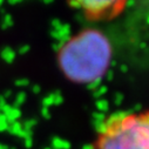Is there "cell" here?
Wrapping results in <instances>:
<instances>
[{"mask_svg":"<svg viewBox=\"0 0 149 149\" xmlns=\"http://www.w3.org/2000/svg\"><path fill=\"white\" fill-rule=\"evenodd\" d=\"M110 61L111 45L103 33L95 29L70 38L59 52V65L74 82L89 84L102 78Z\"/></svg>","mask_w":149,"mask_h":149,"instance_id":"cell-1","label":"cell"},{"mask_svg":"<svg viewBox=\"0 0 149 149\" xmlns=\"http://www.w3.org/2000/svg\"><path fill=\"white\" fill-rule=\"evenodd\" d=\"M100 149H149V113L129 116L101 136Z\"/></svg>","mask_w":149,"mask_h":149,"instance_id":"cell-2","label":"cell"},{"mask_svg":"<svg viewBox=\"0 0 149 149\" xmlns=\"http://www.w3.org/2000/svg\"><path fill=\"white\" fill-rule=\"evenodd\" d=\"M119 3L111 1V0H85L82 1V8L93 15H99L103 11L111 6H116Z\"/></svg>","mask_w":149,"mask_h":149,"instance_id":"cell-3","label":"cell"},{"mask_svg":"<svg viewBox=\"0 0 149 149\" xmlns=\"http://www.w3.org/2000/svg\"><path fill=\"white\" fill-rule=\"evenodd\" d=\"M51 35L56 40V42L67 44L70 40V26L68 24H62L58 31H52Z\"/></svg>","mask_w":149,"mask_h":149,"instance_id":"cell-4","label":"cell"},{"mask_svg":"<svg viewBox=\"0 0 149 149\" xmlns=\"http://www.w3.org/2000/svg\"><path fill=\"white\" fill-rule=\"evenodd\" d=\"M0 113H1L10 123L12 122H15L19 120V118L21 116V111L19 108L14 107V106H11L8 103H6L1 109H0Z\"/></svg>","mask_w":149,"mask_h":149,"instance_id":"cell-5","label":"cell"},{"mask_svg":"<svg viewBox=\"0 0 149 149\" xmlns=\"http://www.w3.org/2000/svg\"><path fill=\"white\" fill-rule=\"evenodd\" d=\"M0 58H1L6 63H12L15 60V52L11 47H4L0 52Z\"/></svg>","mask_w":149,"mask_h":149,"instance_id":"cell-6","label":"cell"},{"mask_svg":"<svg viewBox=\"0 0 149 149\" xmlns=\"http://www.w3.org/2000/svg\"><path fill=\"white\" fill-rule=\"evenodd\" d=\"M70 143L58 136L52 139V149H70Z\"/></svg>","mask_w":149,"mask_h":149,"instance_id":"cell-7","label":"cell"},{"mask_svg":"<svg viewBox=\"0 0 149 149\" xmlns=\"http://www.w3.org/2000/svg\"><path fill=\"white\" fill-rule=\"evenodd\" d=\"M95 106H96V108H97V110L100 111V113H103V114L106 113V111H108V109H109V102L107 100H103V99H99L96 101Z\"/></svg>","mask_w":149,"mask_h":149,"instance_id":"cell-8","label":"cell"},{"mask_svg":"<svg viewBox=\"0 0 149 149\" xmlns=\"http://www.w3.org/2000/svg\"><path fill=\"white\" fill-rule=\"evenodd\" d=\"M13 24H14V22H13L12 15L8 14V13H5V15L3 17V20H1V28H3V29H7V28L12 27Z\"/></svg>","mask_w":149,"mask_h":149,"instance_id":"cell-9","label":"cell"},{"mask_svg":"<svg viewBox=\"0 0 149 149\" xmlns=\"http://www.w3.org/2000/svg\"><path fill=\"white\" fill-rule=\"evenodd\" d=\"M26 99H27V95H26L25 92H20V93H18L17 96H15V101H14V104H13V106L17 107V108H19L20 106H22V104L25 103Z\"/></svg>","mask_w":149,"mask_h":149,"instance_id":"cell-10","label":"cell"},{"mask_svg":"<svg viewBox=\"0 0 149 149\" xmlns=\"http://www.w3.org/2000/svg\"><path fill=\"white\" fill-rule=\"evenodd\" d=\"M101 82H102V78H97V79L93 80L92 82L87 84V89H89V91H94V92H95L97 88L101 87Z\"/></svg>","mask_w":149,"mask_h":149,"instance_id":"cell-11","label":"cell"},{"mask_svg":"<svg viewBox=\"0 0 149 149\" xmlns=\"http://www.w3.org/2000/svg\"><path fill=\"white\" fill-rule=\"evenodd\" d=\"M10 127V122L7 121V119L0 113V133L3 132H7Z\"/></svg>","mask_w":149,"mask_h":149,"instance_id":"cell-12","label":"cell"},{"mask_svg":"<svg viewBox=\"0 0 149 149\" xmlns=\"http://www.w3.org/2000/svg\"><path fill=\"white\" fill-rule=\"evenodd\" d=\"M53 104H54V94L51 93V94H48L46 97H44V100H42V107L49 108V107L53 106Z\"/></svg>","mask_w":149,"mask_h":149,"instance_id":"cell-13","label":"cell"},{"mask_svg":"<svg viewBox=\"0 0 149 149\" xmlns=\"http://www.w3.org/2000/svg\"><path fill=\"white\" fill-rule=\"evenodd\" d=\"M36 126V120L35 119H29V120H26L24 123H22V128L26 129V130H32L33 127Z\"/></svg>","mask_w":149,"mask_h":149,"instance_id":"cell-14","label":"cell"},{"mask_svg":"<svg viewBox=\"0 0 149 149\" xmlns=\"http://www.w3.org/2000/svg\"><path fill=\"white\" fill-rule=\"evenodd\" d=\"M93 120L95 121V122H104L106 120H107V118H106V114H103V113H97V111H95V113H93Z\"/></svg>","mask_w":149,"mask_h":149,"instance_id":"cell-15","label":"cell"},{"mask_svg":"<svg viewBox=\"0 0 149 149\" xmlns=\"http://www.w3.org/2000/svg\"><path fill=\"white\" fill-rule=\"evenodd\" d=\"M53 94H54V106H60V104H62L63 97H62V95H61V92H60V91H56V92L53 93Z\"/></svg>","mask_w":149,"mask_h":149,"instance_id":"cell-16","label":"cell"},{"mask_svg":"<svg viewBox=\"0 0 149 149\" xmlns=\"http://www.w3.org/2000/svg\"><path fill=\"white\" fill-rule=\"evenodd\" d=\"M107 91H108V88H107L106 86H101L100 88H97V89L93 93V96H94V97H100V96H102L103 94H106Z\"/></svg>","mask_w":149,"mask_h":149,"instance_id":"cell-17","label":"cell"},{"mask_svg":"<svg viewBox=\"0 0 149 149\" xmlns=\"http://www.w3.org/2000/svg\"><path fill=\"white\" fill-rule=\"evenodd\" d=\"M51 26H52L53 31H58L62 26V22L60 21V19H53L52 22H51Z\"/></svg>","mask_w":149,"mask_h":149,"instance_id":"cell-18","label":"cell"},{"mask_svg":"<svg viewBox=\"0 0 149 149\" xmlns=\"http://www.w3.org/2000/svg\"><path fill=\"white\" fill-rule=\"evenodd\" d=\"M28 85H29L28 79H18V80H15V86H18V87H26Z\"/></svg>","mask_w":149,"mask_h":149,"instance_id":"cell-19","label":"cell"},{"mask_svg":"<svg viewBox=\"0 0 149 149\" xmlns=\"http://www.w3.org/2000/svg\"><path fill=\"white\" fill-rule=\"evenodd\" d=\"M122 101H123V95H122V93H115V95H114V103H115L116 106H120V104L122 103Z\"/></svg>","mask_w":149,"mask_h":149,"instance_id":"cell-20","label":"cell"},{"mask_svg":"<svg viewBox=\"0 0 149 149\" xmlns=\"http://www.w3.org/2000/svg\"><path fill=\"white\" fill-rule=\"evenodd\" d=\"M41 116L44 119H46V120L51 119V113H49V109L48 108H46V107H42L41 108Z\"/></svg>","mask_w":149,"mask_h":149,"instance_id":"cell-21","label":"cell"},{"mask_svg":"<svg viewBox=\"0 0 149 149\" xmlns=\"http://www.w3.org/2000/svg\"><path fill=\"white\" fill-rule=\"evenodd\" d=\"M69 6H70V7H74V8H81V7H82V1H81V0L70 1V3H69Z\"/></svg>","mask_w":149,"mask_h":149,"instance_id":"cell-22","label":"cell"},{"mask_svg":"<svg viewBox=\"0 0 149 149\" xmlns=\"http://www.w3.org/2000/svg\"><path fill=\"white\" fill-rule=\"evenodd\" d=\"M25 141V147L27 148V149H29V148H32L33 147V139H32V136L31 137H26V139H24Z\"/></svg>","mask_w":149,"mask_h":149,"instance_id":"cell-23","label":"cell"},{"mask_svg":"<svg viewBox=\"0 0 149 149\" xmlns=\"http://www.w3.org/2000/svg\"><path fill=\"white\" fill-rule=\"evenodd\" d=\"M63 46H65V44H62V42H55V44H53V49L59 53V52L62 49Z\"/></svg>","mask_w":149,"mask_h":149,"instance_id":"cell-24","label":"cell"},{"mask_svg":"<svg viewBox=\"0 0 149 149\" xmlns=\"http://www.w3.org/2000/svg\"><path fill=\"white\" fill-rule=\"evenodd\" d=\"M28 51H29V46H28V45H24V46H21V47L19 48V54L24 55V54H26Z\"/></svg>","mask_w":149,"mask_h":149,"instance_id":"cell-25","label":"cell"},{"mask_svg":"<svg viewBox=\"0 0 149 149\" xmlns=\"http://www.w3.org/2000/svg\"><path fill=\"white\" fill-rule=\"evenodd\" d=\"M32 92H33L34 94H39V93L41 92V87H40L39 85H33V86H32Z\"/></svg>","mask_w":149,"mask_h":149,"instance_id":"cell-26","label":"cell"},{"mask_svg":"<svg viewBox=\"0 0 149 149\" xmlns=\"http://www.w3.org/2000/svg\"><path fill=\"white\" fill-rule=\"evenodd\" d=\"M113 78H114V73L111 72V70H108L107 72V80L111 81V80H113Z\"/></svg>","mask_w":149,"mask_h":149,"instance_id":"cell-27","label":"cell"},{"mask_svg":"<svg viewBox=\"0 0 149 149\" xmlns=\"http://www.w3.org/2000/svg\"><path fill=\"white\" fill-rule=\"evenodd\" d=\"M135 4H136L135 0H128V1H127L125 5H126L127 7H133V6H135Z\"/></svg>","mask_w":149,"mask_h":149,"instance_id":"cell-28","label":"cell"},{"mask_svg":"<svg viewBox=\"0 0 149 149\" xmlns=\"http://www.w3.org/2000/svg\"><path fill=\"white\" fill-rule=\"evenodd\" d=\"M11 95H12V91L8 89V91L5 92V94H3V97H4V99H7V97H10Z\"/></svg>","mask_w":149,"mask_h":149,"instance_id":"cell-29","label":"cell"},{"mask_svg":"<svg viewBox=\"0 0 149 149\" xmlns=\"http://www.w3.org/2000/svg\"><path fill=\"white\" fill-rule=\"evenodd\" d=\"M120 70H121L122 73H127V72H128V67H127L126 65H121V66H120Z\"/></svg>","mask_w":149,"mask_h":149,"instance_id":"cell-30","label":"cell"},{"mask_svg":"<svg viewBox=\"0 0 149 149\" xmlns=\"http://www.w3.org/2000/svg\"><path fill=\"white\" fill-rule=\"evenodd\" d=\"M134 110H135V111H140V110H141V104H140V103H136V104L134 106Z\"/></svg>","mask_w":149,"mask_h":149,"instance_id":"cell-31","label":"cell"},{"mask_svg":"<svg viewBox=\"0 0 149 149\" xmlns=\"http://www.w3.org/2000/svg\"><path fill=\"white\" fill-rule=\"evenodd\" d=\"M82 149H94V146L93 144H85L82 147Z\"/></svg>","mask_w":149,"mask_h":149,"instance_id":"cell-32","label":"cell"},{"mask_svg":"<svg viewBox=\"0 0 149 149\" xmlns=\"http://www.w3.org/2000/svg\"><path fill=\"white\" fill-rule=\"evenodd\" d=\"M0 149H10V147L7 144H4V143H0Z\"/></svg>","mask_w":149,"mask_h":149,"instance_id":"cell-33","label":"cell"},{"mask_svg":"<svg viewBox=\"0 0 149 149\" xmlns=\"http://www.w3.org/2000/svg\"><path fill=\"white\" fill-rule=\"evenodd\" d=\"M109 66H110V67H115V66H116V61H110Z\"/></svg>","mask_w":149,"mask_h":149,"instance_id":"cell-34","label":"cell"},{"mask_svg":"<svg viewBox=\"0 0 149 149\" xmlns=\"http://www.w3.org/2000/svg\"><path fill=\"white\" fill-rule=\"evenodd\" d=\"M4 5V1H3V0H0V10H1V6Z\"/></svg>","mask_w":149,"mask_h":149,"instance_id":"cell-35","label":"cell"},{"mask_svg":"<svg viewBox=\"0 0 149 149\" xmlns=\"http://www.w3.org/2000/svg\"><path fill=\"white\" fill-rule=\"evenodd\" d=\"M146 46H147L146 44H141V48H146Z\"/></svg>","mask_w":149,"mask_h":149,"instance_id":"cell-36","label":"cell"},{"mask_svg":"<svg viewBox=\"0 0 149 149\" xmlns=\"http://www.w3.org/2000/svg\"><path fill=\"white\" fill-rule=\"evenodd\" d=\"M45 149H52V148H45Z\"/></svg>","mask_w":149,"mask_h":149,"instance_id":"cell-37","label":"cell"},{"mask_svg":"<svg viewBox=\"0 0 149 149\" xmlns=\"http://www.w3.org/2000/svg\"><path fill=\"white\" fill-rule=\"evenodd\" d=\"M148 17H149V15H148Z\"/></svg>","mask_w":149,"mask_h":149,"instance_id":"cell-38","label":"cell"}]
</instances>
